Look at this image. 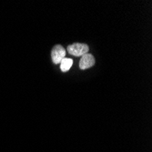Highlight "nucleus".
<instances>
[{
    "label": "nucleus",
    "instance_id": "nucleus-1",
    "mask_svg": "<svg viewBox=\"0 0 152 152\" xmlns=\"http://www.w3.org/2000/svg\"><path fill=\"white\" fill-rule=\"evenodd\" d=\"M67 52L75 57H82L88 53V46L86 44L75 43L67 47Z\"/></svg>",
    "mask_w": 152,
    "mask_h": 152
},
{
    "label": "nucleus",
    "instance_id": "nucleus-2",
    "mask_svg": "<svg viewBox=\"0 0 152 152\" xmlns=\"http://www.w3.org/2000/svg\"><path fill=\"white\" fill-rule=\"evenodd\" d=\"M66 57V49L60 46V45H57L55 46L52 50H51V58H52V61L55 64H59Z\"/></svg>",
    "mask_w": 152,
    "mask_h": 152
},
{
    "label": "nucleus",
    "instance_id": "nucleus-3",
    "mask_svg": "<svg viewBox=\"0 0 152 152\" xmlns=\"http://www.w3.org/2000/svg\"><path fill=\"white\" fill-rule=\"evenodd\" d=\"M95 64V58L91 54H85L84 56L81 57L79 61V67L81 69H87V68L91 67Z\"/></svg>",
    "mask_w": 152,
    "mask_h": 152
},
{
    "label": "nucleus",
    "instance_id": "nucleus-4",
    "mask_svg": "<svg viewBox=\"0 0 152 152\" xmlns=\"http://www.w3.org/2000/svg\"><path fill=\"white\" fill-rule=\"evenodd\" d=\"M73 64V60L71 58H64L61 62H60V68L63 72H66L69 70V68L71 67Z\"/></svg>",
    "mask_w": 152,
    "mask_h": 152
}]
</instances>
